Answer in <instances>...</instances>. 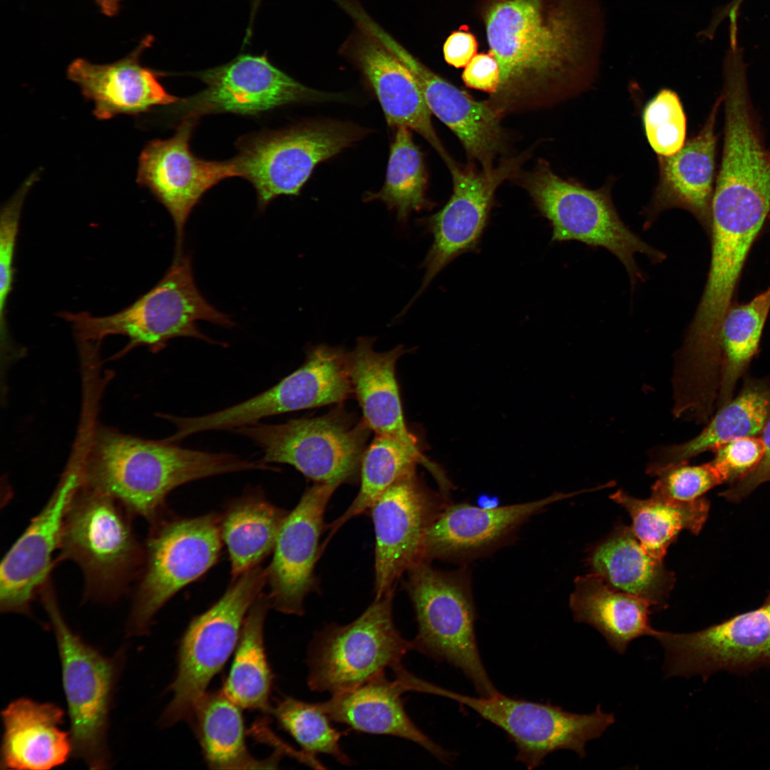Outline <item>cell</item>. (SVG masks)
Masks as SVG:
<instances>
[{"instance_id":"obj_1","label":"cell","mask_w":770,"mask_h":770,"mask_svg":"<svg viewBox=\"0 0 770 770\" xmlns=\"http://www.w3.org/2000/svg\"><path fill=\"white\" fill-rule=\"evenodd\" d=\"M484 18L500 69L488 102L500 115L564 97L594 76L605 38L598 0H493Z\"/></svg>"},{"instance_id":"obj_2","label":"cell","mask_w":770,"mask_h":770,"mask_svg":"<svg viewBox=\"0 0 770 770\" xmlns=\"http://www.w3.org/2000/svg\"><path fill=\"white\" fill-rule=\"evenodd\" d=\"M175 443L98 428L78 465L81 483L111 496L133 515L153 524L163 517L165 498L175 488L216 475L263 468L258 461Z\"/></svg>"},{"instance_id":"obj_3","label":"cell","mask_w":770,"mask_h":770,"mask_svg":"<svg viewBox=\"0 0 770 770\" xmlns=\"http://www.w3.org/2000/svg\"><path fill=\"white\" fill-rule=\"evenodd\" d=\"M133 515L111 496L81 483L66 513L58 561L77 565L84 578V599L114 602L137 580L144 545Z\"/></svg>"},{"instance_id":"obj_4","label":"cell","mask_w":770,"mask_h":770,"mask_svg":"<svg viewBox=\"0 0 770 770\" xmlns=\"http://www.w3.org/2000/svg\"><path fill=\"white\" fill-rule=\"evenodd\" d=\"M81 342H99L111 335L128 338L121 351L140 346L153 352L164 349L176 337H193L213 341L197 327L206 321L231 327L229 316L217 310L202 296L195 282L190 257L183 252L175 255L163 277L148 292L119 312L95 317L88 312H63Z\"/></svg>"},{"instance_id":"obj_5","label":"cell","mask_w":770,"mask_h":770,"mask_svg":"<svg viewBox=\"0 0 770 770\" xmlns=\"http://www.w3.org/2000/svg\"><path fill=\"white\" fill-rule=\"evenodd\" d=\"M56 637L70 718L72 756L91 769L110 768L109 715L125 650L107 657L68 625L49 579L39 592Z\"/></svg>"},{"instance_id":"obj_6","label":"cell","mask_w":770,"mask_h":770,"mask_svg":"<svg viewBox=\"0 0 770 770\" xmlns=\"http://www.w3.org/2000/svg\"><path fill=\"white\" fill-rule=\"evenodd\" d=\"M406 590L418 625L416 650L458 669L476 692L488 697L498 691L488 677L477 645L476 609L467 565L446 571L422 562L407 571Z\"/></svg>"},{"instance_id":"obj_7","label":"cell","mask_w":770,"mask_h":770,"mask_svg":"<svg viewBox=\"0 0 770 770\" xmlns=\"http://www.w3.org/2000/svg\"><path fill=\"white\" fill-rule=\"evenodd\" d=\"M317 416L268 424L257 422L232 430L252 440L265 464H289L314 483L338 487L359 478L371 431L342 406Z\"/></svg>"},{"instance_id":"obj_8","label":"cell","mask_w":770,"mask_h":770,"mask_svg":"<svg viewBox=\"0 0 770 770\" xmlns=\"http://www.w3.org/2000/svg\"><path fill=\"white\" fill-rule=\"evenodd\" d=\"M394 593L375 598L353 622L332 623L314 634L307 659L312 691L342 692L402 666L411 642L395 626Z\"/></svg>"},{"instance_id":"obj_9","label":"cell","mask_w":770,"mask_h":770,"mask_svg":"<svg viewBox=\"0 0 770 770\" xmlns=\"http://www.w3.org/2000/svg\"><path fill=\"white\" fill-rule=\"evenodd\" d=\"M525 188L550 223L553 241L575 240L606 249L625 266L632 286L644 279L635 260L637 253L655 264L666 259L664 252L644 242L624 223L609 188L592 190L565 180L544 164L527 178Z\"/></svg>"},{"instance_id":"obj_10","label":"cell","mask_w":770,"mask_h":770,"mask_svg":"<svg viewBox=\"0 0 770 770\" xmlns=\"http://www.w3.org/2000/svg\"><path fill=\"white\" fill-rule=\"evenodd\" d=\"M144 558L126 622L127 637L148 633L160 608L217 561L221 548L215 514L151 524Z\"/></svg>"},{"instance_id":"obj_11","label":"cell","mask_w":770,"mask_h":770,"mask_svg":"<svg viewBox=\"0 0 770 770\" xmlns=\"http://www.w3.org/2000/svg\"><path fill=\"white\" fill-rule=\"evenodd\" d=\"M364 133L348 123L319 121L241 138L238 153L230 159L234 177L253 185L262 210L279 195H297L319 163L352 145Z\"/></svg>"},{"instance_id":"obj_12","label":"cell","mask_w":770,"mask_h":770,"mask_svg":"<svg viewBox=\"0 0 770 770\" xmlns=\"http://www.w3.org/2000/svg\"><path fill=\"white\" fill-rule=\"evenodd\" d=\"M266 582V570L261 567L247 570L190 622L180 642L178 670L170 685L173 698L161 716L162 726L188 718L237 646L246 615Z\"/></svg>"},{"instance_id":"obj_13","label":"cell","mask_w":770,"mask_h":770,"mask_svg":"<svg viewBox=\"0 0 770 770\" xmlns=\"http://www.w3.org/2000/svg\"><path fill=\"white\" fill-rule=\"evenodd\" d=\"M428 692L466 706L502 729L515 746V760L530 770L558 750H572L582 759L586 743L600 737L615 721V715L602 712L600 705L593 713L581 714L550 703L511 698L499 692L488 697H474L433 684Z\"/></svg>"},{"instance_id":"obj_14","label":"cell","mask_w":770,"mask_h":770,"mask_svg":"<svg viewBox=\"0 0 770 770\" xmlns=\"http://www.w3.org/2000/svg\"><path fill=\"white\" fill-rule=\"evenodd\" d=\"M353 394L347 352L318 344L305 361L267 390L237 404L203 416H175V436L183 440L213 430H234L281 414L340 404Z\"/></svg>"},{"instance_id":"obj_15","label":"cell","mask_w":770,"mask_h":770,"mask_svg":"<svg viewBox=\"0 0 770 770\" xmlns=\"http://www.w3.org/2000/svg\"><path fill=\"white\" fill-rule=\"evenodd\" d=\"M449 503L446 492H435L416 469L394 481L371 510L375 533L374 593L394 591L405 572L424 562L428 530Z\"/></svg>"},{"instance_id":"obj_16","label":"cell","mask_w":770,"mask_h":770,"mask_svg":"<svg viewBox=\"0 0 770 770\" xmlns=\"http://www.w3.org/2000/svg\"><path fill=\"white\" fill-rule=\"evenodd\" d=\"M206 85L175 104L184 119L207 114L256 115L290 103L332 99L274 66L266 55L242 53L230 61L193 73Z\"/></svg>"},{"instance_id":"obj_17","label":"cell","mask_w":770,"mask_h":770,"mask_svg":"<svg viewBox=\"0 0 770 770\" xmlns=\"http://www.w3.org/2000/svg\"><path fill=\"white\" fill-rule=\"evenodd\" d=\"M664 650L666 677L709 675L721 670L746 671L770 665V602L700 631L675 633L654 630Z\"/></svg>"},{"instance_id":"obj_18","label":"cell","mask_w":770,"mask_h":770,"mask_svg":"<svg viewBox=\"0 0 770 770\" xmlns=\"http://www.w3.org/2000/svg\"><path fill=\"white\" fill-rule=\"evenodd\" d=\"M197 119H184L175 134L149 142L138 160L137 183L170 213L175 229V252H183L187 220L202 195L221 180L234 177L230 160H206L191 151Z\"/></svg>"},{"instance_id":"obj_19","label":"cell","mask_w":770,"mask_h":770,"mask_svg":"<svg viewBox=\"0 0 770 770\" xmlns=\"http://www.w3.org/2000/svg\"><path fill=\"white\" fill-rule=\"evenodd\" d=\"M520 158L503 162L497 168H461L447 163L453 180V193L438 212L423 222L433 243L423 262L425 274L414 302L434 277L454 258L478 245L486 226L493 196L502 182L512 176Z\"/></svg>"},{"instance_id":"obj_20","label":"cell","mask_w":770,"mask_h":770,"mask_svg":"<svg viewBox=\"0 0 770 770\" xmlns=\"http://www.w3.org/2000/svg\"><path fill=\"white\" fill-rule=\"evenodd\" d=\"M337 488L314 483L287 513L265 570L270 607L286 614H304L306 597L318 587L315 565L322 553L319 539L326 529L327 504Z\"/></svg>"},{"instance_id":"obj_21","label":"cell","mask_w":770,"mask_h":770,"mask_svg":"<svg viewBox=\"0 0 770 770\" xmlns=\"http://www.w3.org/2000/svg\"><path fill=\"white\" fill-rule=\"evenodd\" d=\"M554 493L539 500L500 507L448 503L427 531L424 560L463 565L513 542L529 519L549 505L580 493Z\"/></svg>"},{"instance_id":"obj_22","label":"cell","mask_w":770,"mask_h":770,"mask_svg":"<svg viewBox=\"0 0 770 770\" xmlns=\"http://www.w3.org/2000/svg\"><path fill=\"white\" fill-rule=\"evenodd\" d=\"M80 484L78 469L73 466L3 558L1 612L30 615L34 600L50 579L64 517Z\"/></svg>"},{"instance_id":"obj_23","label":"cell","mask_w":770,"mask_h":770,"mask_svg":"<svg viewBox=\"0 0 770 770\" xmlns=\"http://www.w3.org/2000/svg\"><path fill=\"white\" fill-rule=\"evenodd\" d=\"M367 32L411 71L430 111L456 135L468 157L482 168H491L503 139L501 115L488 101H476L426 67L376 22Z\"/></svg>"},{"instance_id":"obj_24","label":"cell","mask_w":770,"mask_h":770,"mask_svg":"<svg viewBox=\"0 0 770 770\" xmlns=\"http://www.w3.org/2000/svg\"><path fill=\"white\" fill-rule=\"evenodd\" d=\"M153 41L152 36H145L130 53L113 63L95 64L77 58L68 66V78L94 103L93 115L98 119L138 115L180 100L160 83V73L140 63L141 54Z\"/></svg>"},{"instance_id":"obj_25","label":"cell","mask_w":770,"mask_h":770,"mask_svg":"<svg viewBox=\"0 0 770 770\" xmlns=\"http://www.w3.org/2000/svg\"><path fill=\"white\" fill-rule=\"evenodd\" d=\"M721 102H717L699 133L669 156H658L659 180L645 210L648 228L667 210L690 212L709 233L715 168L714 125ZM644 228V229H645Z\"/></svg>"},{"instance_id":"obj_26","label":"cell","mask_w":770,"mask_h":770,"mask_svg":"<svg viewBox=\"0 0 770 770\" xmlns=\"http://www.w3.org/2000/svg\"><path fill=\"white\" fill-rule=\"evenodd\" d=\"M407 690L400 677L389 680L383 674L356 688L334 694L317 704L331 721L360 732L406 739L420 745L441 762L451 763L455 754L431 739L407 714L401 699Z\"/></svg>"},{"instance_id":"obj_27","label":"cell","mask_w":770,"mask_h":770,"mask_svg":"<svg viewBox=\"0 0 770 770\" xmlns=\"http://www.w3.org/2000/svg\"><path fill=\"white\" fill-rule=\"evenodd\" d=\"M64 711L51 702L21 697L2 712L4 733L0 767L13 770H48L72 755L70 732L62 730Z\"/></svg>"},{"instance_id":"obj_28","label":"cell","mask_w":770,"mask_h":770,"mask_svg":"<svg viewBox=\"0 0 770 770\" xmlns=\"http://www.w3.org/2000/svg\"><path fill=\"white\" fill-rule=\"evenodd\" d=\"M374 337H359L347 352L349 371L361 419L375 434L391 436L419 447L417 438L406 425L402 408L396 364L406 353L402 345L379 352Z\"/></svg>"},{"instance_id":"obj_29","label":"cell","mask_w":770,"mask_h":770,"mask_svg":"<svg viewBox=\"0 0 770 770\" xmlns=\"http://www.w3.org/2000/svg\"><path fill=\"white\" fill-rule=\"evenodd\" d=\"M356 63L376 95L387 123L404 126L423 137L446 163L451 158L433 127L431 113L411 71L373 37L359 42Z\"/></svg>"},{"instance_id":"obj_30","label":"cell","mask_w":770,"mask_h":770,"mask_svg":"<svg viewBox=\"0 0 770 770\" xmlns=\"http://www.w3.org/2000/svg\"><path fill=\"white\" fill-rule=\"evenodd\" d=\"M587 564L592 573L611 587L640 597L655 609L667 607L674 574L663 560L645 549L631 527H616L592 549Z\"/></svg>"},{"instance_id":"obj_31","label":"cell","mask_w":770,"mask_h":770,"mask_svg":"<svg viewBox=\"0 0 770 770\" xmlns=\"http://www.w3.org/2000/svg\"><path fill=\"white\" fill-rule=\"evenodd\" d=\"M704 428L682 443L662 446L651 451L647 473L653 476L667 466L691 458L733 440L761 433L770 416V382L767 379L746 378L738 395L717 409Z\"/></svg>"},{"instance_id":"obj_32","label":"cell","mask_w":770,"mask_h":770,"mask_svg":"<svg viewBox=\"0 0 770 770\" xmlns=\"http://www.w3.org/2000/svg\"><path fill=\"white\" fill-rule=\"evenodd\" d=\"M574 584L569 600L574 620L596 629L615 652L622 654L634 640L652 636L647 601L611 587L593 573L577 577Z\"/></svg>"},{"instance_id":"obj_33","label":"cell","mask_w":770,"mask_h":770,"mask_svg":"<svg viewBox=\"0 0 770 770\" xmlns=\"http://www.w3.org/2000/svg\"><path fill=\"white\" fill-rule=\"evenodd\" d=\"M242 708L225 693H205L194 705L188 719L212 769H262L276 768L279 754L257 759L247 750Z\"/></svg>"},{"instance_id":"obj_34","label":"cell","mask_w":770,"mask_h":770,"mask_svg":"<svg viewBox=\"0 0 770 770\" xmlns=\"http://www.w3.org/2000/svg\"><path fill=\"white\" fill-rule=\"evenodd\" d=\"M287 513L257 494L240 498L227 510L220 523V535L234 580L273 550Z\"/></svg>"},{"instance_id":"obj_35","label":"cell","mask_w":770,"mask_h":770,"mask_svg":"<svg viewBox=\"0 0 770 770\" xmlns=\"http://www.w3.org/2000/svg\"><path fill=\"white\" fill-rule=\"evenodd\" d=\"M270 605L261 593L244 620L235 658L222 692L240 707L271 713L272 675L263 639L265 616Z\"/></svg>"},{"instance_id":"obj_36","label":"cell","mask_w":770,"mask_h":770,"mask_svg":"<svg viewBox=\"0 0 770 770\" xmlns=\"http://www.w3.org/2000/svg\"><path fill=\"white\" fill-rule=\"evenodd\" d=\"M629 513L634 534L645 549L663 560L668 548L684 530L698 533L707 519L709 505L703 498L678 502L652 496L635 498L622 490L610 496Z\"/></svg>"},{"instance_id":"obj_37","label":"cell","mask_w":770,"mask_h":770,"mask_svg":"<svg viewBox=\"0 0 770 770\" xmlns=\"http://www.w3.org/2000/svg\"><path fill=\"white\" fill-rule=\"evenodd\" d=\"M770 311V286L746 303L733 304L720 330L722 369L716 407L732 399L734 389L757 354Z\"/></svg>"},{"instance_id":"obj_38","label":"cell","mask_w":770,"mask_h":770,"mask_svg":"<svg viewBox=\"0 0 770 770\" xmlns=\"http://www.w3.org/2000/svg\"><path fill=\"white\" fill-rule=\"evenodd\" d=\"M429 466L418 447L391 436L377 435L367 445L360 467V488L347 509L326 530L322 548L346 522L370 510L379 497L399 478L416 469L417 463Z\"/></svg>"},{"instance_id":"obj_39","label":"cell","mask_w":770,"mask_h":770,"mask_svg":"<svg viewBox=\"0 0 770 770\" xmlns=\"http://www.w3.org/2000/svg\"><path fill=\"white\" fill-rule=\"evenodd\" d=\"M396 128L384 184L377 192L366 194L364 200L381 201L396 212L398 222L404 224L412 212L426 208L429 203L426 198V175L422 154L409 128Z\"/></svg>"},{"instance_id":"obj_40","label":"cell","mask_w":770,"mask_h":770,"mask_svg":"<svg viewBox=\"0 0 770 770\" xmlns=\"http://www.w3.org/2000/svg\"><path fill=\"white\" fill-rule=\"evenodd\" d=\"M271 713L304 752L313 756L325 754L343 764L350 763V759L339 744L342 732L332 727L331 719L317 703L284 697L277 702Z\"/></svg>"},{"instance_id":"obj_41","label":"cell","mask_w":770,"mask_h":770,"mask_svg":"<svg viewBox=\"0 0 770 770\" xmlns=\"http://www.w3.org/2000/svg\"><path fill=\"white\" fill-rule=\"evenodd\" d=\"M642 120L647 142L658 156H669L685 143L687 118L677 93L659 90L645 106Z\"/></svg>"},{"instance_id":"obj_42","label":"cell","mask_w":770,"mask_h":770,"mask_svg":"<svg viewBox=\"0 0 770 770\" xmlns=\"http://www.w3.org/2000/svg\"><path fill=\"white\" fill-rule=\"evenodd\" d=\"M651 496L665 500L688 502L699 498L712 488L724 482L711 461L692 466L681 462L662 468L654 475Z\"/></svg>"},{"instance_id":"obj_43","label":"cell","mask_w":770,"mask_h":770,"mask_svg":"<svg viewBox=\"0 0 770 770\" xmlns=\"http://www.w3.org/2000/svg\"><path fill=\"white\" fill-rule=\"evenodd\" d=\"M34 173L3 207L0 217V325L1 334L6 329V309L12 289L13 262L17 241L19 220L25 197L38 178Z\"/></svg>"},{"instance_id":"obj_44","label":"cell","mask_w":770,"mask_h":770,"mask_svg":"<svg viewBox=\"0 0 770 770\" xmlns=\"http://www.w3.org/2000/svg\"><path fill=\"white\" fill-rule=\"evenodd\" d=\"M764 450L761 437H742L714 450V457L711 462L724 481L743 478L758 465Z\"/></svg>"},{"instance_id":"obj_45","label":"cell","mask_w":770,"mask_h":770,"mask_svg":"<svg viewBox=\"0 0 770 770\" xmlns=\"http://www.w3.org/2000/svg\"><path fill=\"white\" fill-rule=\"evenodd\" d=\"M462 79L468 87L492 95L499 85L498 63L491 52L476 54L465 66Z\"/></svg>"},{"instance_id":"obj_46","label":"cell","mask_w":770,"mask_h":770,"mask_svg":"<svg viewBox=\"0 0 770 770\" xmlns=\"http://www.w3.org/2000/svg\"><path fill=\"white\" fill-rule=\"evenodd\" d=\"M477 48L476 39L472 34L463 30L456 31L444 43L443 56L449 65L462 68L476 56Z\"/></svg>"},{"instance_id":"obj_47","label":"cell","mask_w":770,"mask_h":770,"mask_svg":"<svg viewBox=\"0 0 770 770\" xmlns=\"http://www.w3.org/2000/svg\"><path fill=\"white\" fill-rule=\"evenodd\" d=\"M764 453L758 465L729 491L731 495H741L752 490L761 483L770 481V416L761 431Z\"/></svg>"},{"instance_id":"obj_48","label":"cell","mask_w":770,"mask_h":770,"mask_svg":"<svg viewBox=\"0 0 770 770\" xmlns=\"http://www.w3.org/2000/svg\"><path fill=\"white\" fill-rule=\"evenodd\" d=\"M96 4L99 6L101 11L104 14L113 16L118 14L120 10V3L123 0H93Z\"/></svg>"},{"instance_id":"obj_49","label":"cell","mask_w":770,"mask_h":770,"mask_svg":"<svg viewBox=\"0 0 770 770\" xmlns=\"http://www.w3.org/2000/svg\"><path fill=\"white\" fill-rule=\"evenodd\" d=\"M675 416V417H677V418H684V417H677V416ZM686 418H687V417H686ZM695 422H696V421H695ZM706 422H707V421H706ZM706 422H704V423H706ZM696 423H698V422H696Z\"/></svg>"},{"instance_id":"obj_50","label":"cell","mask_w":770,"mask_h":770,"mask_svg":"<svg viewBox=\"0 0 770 770\" xmlns=\"http://www.w3.org/2000/svg\"><path fill=\"white\" fill-rule=\"evenodd\" d=\"M769 602H770V597H769Z\"/></svg>"}]
</instances>
